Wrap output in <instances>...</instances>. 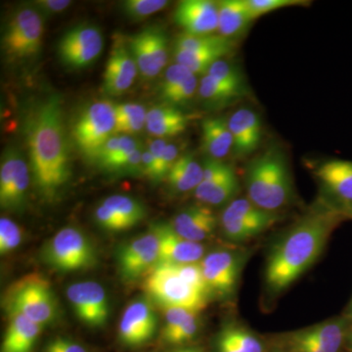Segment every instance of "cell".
Wrapping results in <instances>:
<instances>
[{"label": "cell", "mask_w": 352, "mask_h": 352, "mask_svg": "<svg viewBox=\"0 0 352 352\" xmlns=\"http://www.w3.org/2000/svg\"><path fill=\"white\" fill-rule=\"evenodd\" d=\"M160 241L157 264H189L200 263L205 258V247L201 243L184 239L173 230L170 224L153 226Z\"/></svg>", "instance_id": "18"}, {"label": "cell", "mask_w": 352, "mask_h": 352, "mask_svg": "<svg viewBox=\"0 0 352 352\" xmlns=\"http://www.w3.org/2000/svg\"><path fill=\"white\" fill-rule=\"evenodd\" d=\"M195 311L185 308H168L164 309V323L162 330V337L166 340L170 336L175 333L187 319Z\"/></svg>", "instance_id": "41"}, {"label": "cell", "mask_w": 352, "mask_h": 352, "mask_svg": "<svg viewBox=\"0 0 352 352\" xmlns=\"http://www.w3.org/2000/svg\"><path fill=\"white\" fill-rule=\"evenodd\" d=\"M347 320L352 321V300L351 305H349V309H347V317H346Z\"/></svg>", "instance_id": "52"}, {"label": "cell", "mask_w": 352, "mask_h": 352, "mask_svg": "<svg viewBox=\"0 0 352 352\" xmlns=\"http://www.w3.org/2000/svg\"><path fill=\"white\" fill-rule=\"evenodd\" d=\"M138 65L124 41H116L106 64L103 90L111 96L124 94L138 75Z\"/></svg>", "instance_id": "17"}, {"label": "cell", "mask_w": 352, "mask_h": 352, "mask_svg": "<svg viewBox=\"0 0 352 352\" xmlns=\"http://www.w3.org/2000/svg\"><path fill=\"white\" fill-rule=\"evenodd\" d=\"M233 136V154L249 157L261 144L263 126L258 113L250 108H240L227 119Z\"/></svg>", "instance_id": "19"}, {"label": "cell", "mask_w": 352, "mask_h": 352, "mask_svg": "<svg viewBox=\"0 0 352 352\" xmlns=\"http://www.w3.org/2000/svg\"><path fill=\"white\" fill-rule=\"evenodd\" d=\"M144 106L138 103H122L116 106V120L117 122L132 118L147 116Z\"/></svg>", "instance_id": "47"}, {"label": "cell", "mask_w": 352, "mask_h": 352, "mask_svg": "<svg viewBox=\"0 0 352 352\" xmlns=\"http://www.w3.org/2000/svg\"><path fill=\"white\" fill-rule=\"evenodd\" d=\"M342 215L328 205L305 215L285 234L266 261L265 283L270 292L288 289L316 263Z\"/></svg>", "instance_id": "2"}, {"label": "cell", "mask_w": 352, "mask_h": 352, "mask_svg": "<svg viewBox=\"0 0 352 352\" xmlns=\"http://www.w3.org/2000/svg\"><path fill=\"white\" fill-rule=\"evenodd\" d=\"M173 19L184 30V34L193 36L212 34L219 29L217 2L183 0L176 7Z\"/></svg>", "instance_id": "16"}, {"label": "cell", "mask_w": 352, "mask_h": 352, "mask_svg": "<svg viewBox=\"0 0 352 352\" xmlns=\"http://www.w3.org/2000/svg\"><path fill=\"white\" fill-rule=\"evenodd\" d=\"M30 170L41 195L52 201L71 177V161L59 96L44 99L27 120Z\"/></svg>", "instance_id": "1"}, {"label": "cell", "mask_w": 352, "mask_h": 352, "mask_svg": "<svg viewBox=\"0 0 352 352\" xmlns=\"http://www.w3.org/2000/svg\"><path fill=\"white\" fill-rule=\"evenodd\" d=\"M168 4L166 0H126L122 9L129 19L140 21L163 10Z\"/></svg>", "instance_id": "36"}, {"label": "cell", "mask_w": 352, "mask_h": 352, "mask_svg": "<svg viewBox=\"0 0 352 352\" xmlns=\"http://www.w3.org/2000/svg\"><path fill=\"white\" fill-rule=\"evenodd\" d=\"M182 352H205L200 347H189V349H182Z\"/></svg>", "instance_id": "51"}, {"label": "cell", "mask_w": 352, "mask_h": 352, "mask_svg": "<svg viewBox=\"0 0 352 352\" xmlns=\"http://www.w3.org/2000/svg\"><path fill=\"white\" fill-rule=\"evenodd\" d=\"M129 47L143 78L151 80L159 76L161 69L157 68L155 62L147 29L134 34L129 41Z\"/></svg>", "instance_id": "29"}, {"label": "cell", "mask_w": 352, "mask_h": 352, "mask_svg": "<svg viewBox=\"0 0 352 352\" xmlns=\"http://www.w3.org/2000/svg\"><path fill=\"white\" fill-rule=\"evenodd\" d=\"M198 315V312L192 314L182 327L170 336L164 342L166 344H173V346H177V344H185V342L193 340L196 337L197 333H198L199 327H200Z\"/></svg>", "instance_id": "42"}, {"label": "cell", "mask_w": 352, "mask_h": 352, "mask_svg": "<svg viewBox=\"0 0 352 352\" xmlns=\"http://www.w3.org/2000/svg\"><path fill=\"white\" fill-rule=\"evenodd\" d=\"M347 344H349V349L352 352V330L351 333H349V336H347Z\"/></svg>", "instance_id": "53"}, {"label": "cell", "mask_w": 352, "mask_h": 352, "mask_svg": "<svg viewBox=\"0 0 352 352\" xmlns=\"http://www.w3.org/2000/svg\"><path fill=\"white\" fill-rule=\"evenodd\" d=\"M234 41L223 38V36H214V34H205V36H193V34H182L176 38L175 50L185 51H201L210 50H233Z\"/></svg>", "instance_id": "34"}, {"label": "cell", "mask_w": 352, "mask_h": 352, "mask_svg": "<svg viewBox=\"0 0 352 352\" xmlns=\"http://www.w3.org/2000/svg\"><path fill=\"white\" fill-rule=\"evenodd\" d=\"M198 94L206 105L214 108L226 107L245 96L208 75L204 76L199 82Z\"/></svg>", "instance_id": "30"}, {"label": "cell", "mask_w": 352, "mask_h": 352, "mask_svg": "<svg viewBox=\"0 0 352 352\" xmlns=\"http://www.w3.org/2000/svg\"><path fill=\"white\" fill-rule=\"evenodd\" d=\"M342 214L352 217V208H349V210H344V212H342Z\"/></svg>", "instance_id": "54"}, {"label": "cell", "mask_w": 352, "mask_h": 352, "mask_svg": "<svg viewBox=\"0 0 352 352\" xmlns=\"http://www.w3.org/2000/svg\"><path fill=\"white\" fill-rule=\"evenodd\" d=\"M314 175L330 199V207L340 214L352 208L351 161L333 159L321 162L314 166Z\"/></svg>", "instance_id": "13"}, {"label": "cell", "mask_w": 352, "mask_h": 352, "mask_svg": "<svg viewBox=\"0 0 352 352\" xmlns=\"http://www.w3.org/2000/svg\"><path fill=\"white\" fill-rule=\"evenodd\" d=\"M30 168L15 148L3 153L0 166V205L3 210H19L30 186Z\"/></svg>", "instance_id": "10"}, {"label": "cell", "mask_w": 352, "mask_h": 352, "mask_svg": "<svg viewBox=\"0 0 352 352\" xmlns=\"http://www.w3.org/2000/svg\"><path fill=\"white\" fill-rule=\"evenodd\" d=\"M43 16L34 6L18 9L8 20L1 36L4 55L11 61L36 57L43 38Z\"/></svg>", "instance_id": "7"}, {"label": "cell", "mask_w": 352, "mask_h": 352, "mask_svg": "<svg viewBox=\"0 0 352 352\" xmlns=\"http://www.w3.org/2000/svg\"><path fill=\"white\" fill-rule=\"evenodd\" d=\"M206 75L212 76L217 82L223 83L226 87L247 95V85H245L244 76L241 73L240 69L226 60L220 59L219 61L214 62L208 69Z\"/></svg>", "instance_id": "35"}, {"label": "cell", "mask_w": 352, "mask_h": 352, "mask_svg": "<svg viewBox=\"0 0 352 352\" xmlns=\"http://www.w3.org/2000/svg\"><path fill=\"white\" fill-rule=\"evenodd\" d=\"M157 327V314L150 300L138 298L122 314L119 324V338L126 346H142L152 339Z\"/></svg>", "instance_id": "15"}, {"label": "cell", "mask_w": 352, "mask_h": 352, "mask_svg": "<svg viewBox=\"0 0 352 352\" xmlns=\"http://www.w3.org/2000/svg\"><path fill=\"white\" fill-rule=\"evenodd\" d=\"M179 157V149H178L177 146L173 144V143H168L166 149H164L163 157H162L161 164H160L157 180L166 178Z\"/></svg>", "instance_id": "46"}, {"label": "cell", "mask_w": 352, "mask_h": 352, "mask_svg": "<svg viewBox=\"0 0 352 352\" xmlns=\"http://www.w3.org/2000/svg\"><path fill=\"white\" fill-rule=\"evenodd\" d=\"M189 117L175 106H157L148 111L146 129L157 138H171L185 131Z\"/></svg>", "instance_id": "25"}, {"label": "cell", "mask_w": 352, "mask_h": 352, "mask_svg": "<svg viewBox=\"0 0 352 352\" xmlns=\"http://www.w3.org/2000/svg\"><path fill=\"white\" fill-rule=\"evenodd\" d=\"M250 10L254 19L258 20L261 16L276 11L286 7L303 6L302 0H247Z\"/></svg>", "instance_id": "39"}, {"label": "cell", "mask_w": 352, "mask_h": 352, "mask_svg": "<svg viewBox=\"0 0 352 352\" xmlns=\"http://www.w3.org/2000/svg\"><path fill=\"white\" fill-rule=\"evenodd\" d=\"M101 30L91 24H80L68 30L58 43L60 62L67 68L80 69L90 66L102 53Z\"/></svg>", "instance_id": "9"}, {"label": "cell", "mask_w": 352, "mask_h": 352, "mask_svg": "<svg viewBox=\"0 0 352 352\" xmlns=\"http://www.w3.org/2000/svg\"><path fill=\"white\" fill-rule=\"evenodd\" d=\"M41 258L44 263L59 272H76L96 263V251L82 230L65 227L44 245Z\"/></svg>", "instance_id": "6"}, {"label": "cell", "mask_w": 352, "mask_h": 352, "mask_svg": "<svg viewBox=\"0 0 352 352\" xmlns=\"http://www.w3.org/2000/svg\"><path fill=\"white\" fill-rule=\"evenodd\" d=\"M215 352H265L263 340L249 329L236 324L224 326L215 338Z\"/></svg>", "instance_id": "26"}, {"label": "cell", "mask_w": 352, "mask_h": 352, "mask_svg": "<svg viewBox=\"0 0 352 352\" xmlns=\"http://www.w3.org/2000/svg\"><path fill=\"white\" fill-rule=\"evenodd\" d=\"M3 302L7 314L23 315L41 327L52 323L57 317V298L52 285L36 273L14 282L7 289Z\"/></svg>", "instance_id": "4"}, {"label": "cell", "mask_w": 352, "mask_h": 352, "mask_svg": "<svg viewBox=\"0 0 352 352\" xmlns=\"http://www.w3.org/2000/svg\"><path fill=\"white\" fill-rule=\"evenodd\" d=\"M22 242V231L13 220L0 219V254L6 256L19 247Z\"/></svg>", "instance_id": "37"}, {"label": "cell", "mask_w": 352, "mask_h": 352, "mask_svg": "<svg viewBox=\"0 0 352 352\" xmlns=\"http://www.w3.org/2000/svg\"><path fill=\"white\" fill-rule=\"evenodd\" d=\"M116 105L108 100L96 101L83 109L73 126L76 147L87 159L96 160L103 145L116 133Z\"/></svg>", "instance_id": "8"}, {"label": "cell", "mask_w": 352, "mask_h": 352, "mask_svg": "<svg viewBox=\"0 0 352 352\" xmlns=\"http://www.w3.org/2000/svg\"><path fill=\"white\" fill-rule=\"evenodd\" d=\"M1 352H32L43 327L17 314H8Z\"/></svg>", "instance_id": "23"}, {"label": "cell", "mask_w": 352, "mask_h": 352, "mask_svg": "<svg viewBox=\"0 0 352 352\" xmlns=\"http://www.w3.org/2000/svg\"><path fill=\"white\" fill-rule=\"evenodd\" d=\"M239 192V182L235 170L227 166L226 170L210 180H204L197 187L194 194L201 203L210 206H220L235 199Z\"/></svg>", "instance_id": "22"}, {"label": "cell", "mask_w": 352, "mask_h": 352, "mask_svg": "<svg viewBox=\"0 0 352 352\" xmlns=\"http://www.w3.org/2000/svg\"><path fill=\"white\" fill-rule=\"evenodd\" d=\"M146 294L164 309L185 308L200 314L210 296L185 282L170 264H157L146 275Z\"/></svg>", "instance_id": "5"}, {"label": "cell", "mask_w": 352, "mask_h": 352, "mask_svg": "<svg viewBox=\"0 0 352 352\" xmlns=\"http://www.w3.org/2000/svg\"><path fill=\"white\" fill-rule=\"evenodd\" d=\"M201 147L208 159L222 161L233 153V136L224 118H208L201 122Z\"/></svg>", "instance_id": "24"}, {"label": "cell", "mask_w": 352, "mask_h": 352, "mask_svg": "<svg viewBox=\"0 0 352 352\" xmlns=\"http://www.w3.org/2000/svg\"><path fill=\"white\" fill-rule=\"evenodd\" d=\"M102 205L110 208L120 217L126 223L127 228L136 226L146 215L144 206L131 197L113 195L106 198Z\"/></svg>", "instance_id": "33"}, {"label": "cell", "mask_w": 352, "mask_h": 352, "mask_svg": "<svg viewBox=\"0 0 352 352\" xmlns=\"http://www.w3.org/2000/svg\"><path fill=\"white\" fill-rule=\"evenodd\" d=\"M67 296L74 312L85 325L103 327L107 323L110 308L107 294L96 282H80L69 285Z\"/></svg>", "instance_id": "14"}, {"label": "cell", "mask_w": 352, "mask_h": 352, "mask_svg": "<svg viewBox=\"0 0 352 352\" xmlns=\"http://www.w3.org/2000/svg\"><path fill=\"white\" fill-rule=\"evenodd\" d=\"M201 265L210 295L227 298L237 287L244 254L226 250L212 252L201 259Z\"/></svg>", "instance_id": "11"}, {"label": "cell", "mask_w": 352, "mask_h": 352, "mask_svg": "<svg viewBox=\"0 0 352 352\" xmlns=\"http://www.w3.org/2000/svg\"><path fill=\"white\" fill-rule=\"evenodd\" d=\"M142 148H139L133 154L127 157L126 161L122 164V166L118 168L117 171L126 175H142Z\"/></svg>", "instance_id": "49"}, {"label": "cell", "mask_w": 352, "mask_h": 352, "mask_svg": "<svg viewBox=\"0 0 352 352\" xmlns=\"http://www.w3.org/2000/svg\"><path fill=\"white\" fill-rule=\"evenodd\" d=\"M168 186L175 194L195 191L203 182V164L193 155H183L166 176Z\"/></svg>", "instance_id": "28"}, {"label": "cell", "mask_w": 352, "mask_h": 352, "mask_svg": "<svg viewBox=\"0 0 352 352\" xmlns=\"http://www.w3.org/2000/svg\"><path fill=\"white\" fill-rule=\"evenodd\" d=\"M43 352H87L82 344L67 337H57L50 340Z\"/></svg>", "instance_id": "44"}, {"label": "cell", "mask_w": 352, "mask_h": 352, "mask_svg": "<svg viewBox=\"0 0 352 352\" xmlns=\"http://www.w3.org/2000/svg\"><path fill=\"white\" fill-rule=\"evenodd\" d=\"M288 352H322L314 344L296 332L289 336Z\"/></svg>", "instance_id": "48"}, {"label": "cell", "mask_w": 352, "mask_h": 352, "mask_svg": "<svg viewBox=\"0 0 352 352\" xmlns=\"http://www.w3.org/2000/svg\"><path fill=\"white\" fill-rule=\"evenodd\" d=\"M199 82L196 75L192 76L188 80L176 87L170 94L164 95L162 98L170 105H182L192 100L194 95L198 91Z\"/></svg>", "instance_id": "40"}, {"label": "cell", "mask_w": 352, "mask_h": 352, "mask_svg": "<svg viewBox=\"0 0 352 352\" xmlns=\"http://www.w3.org/2000/svg\"><path fill=\"white\" fill-rule=\"evenodd\" d=\"M175 352H182V351H175Z\"/></svg>", "instance_id": "56"}, {"label": "cell", "mask_w": 352, "mask_h": 352, "mask_svg": "<svg viewBox=\"0 0 352 352\" xmlns=\"http://www.w3.org/2000/svg\"><path fill=\"white\" fill-rule=\"evenodd\" d=\"M272 221H245V220H228L219 221L222 233L229 242L241 244L261 235L264 231L274 226Z\"/></svg>", "instance_id": "32"}, {"label": "cell", "mask_w": 352, "mask_h": 352, "mask_svg": "<svg viewBox=\"0 0 352 352\" xmlns=\"http://www.w3.org/2000/svg\"><path fill=\"white\" fill-rule=\"evenodd\" d=\"M346 318L332 319L298 333L322 352H339L346 340Z\"/></svg>", "instance_id": "27"}, {"label": "cell", "mask_w": 352, "mask_h": 352, "mask_svg": "<svg viewBox=\"0 0 352 352\" xmlns=\"http://www.w3.org/2000/svg\"><path fill=\"white\" fill-rule=\"evenodd\" d=\"M219 220L207 206L184 208L171 220L170 226L178 235L191 242L201 243L212 237Z\"/></svg>", "instance_id": "20"}, {"label": "cell", "mask_w": 352, "mask_h": 352, "mask_svg": "<svg viewBox=\"0 0 352 352\" xmlns=\"http://www.w3.org/2000/svg\"><path fill=\"white\" fill-rule=\"evenodd\" d=\"M233 50H210L201 51H175V63L189 69L194 75H206L214 62L223 59Z\"/></svg>", "instance_id": "31"}, {"label": "cell", "mask_w": 352, "mask_h": 352, "mask_svg": "<svg viewBox=\"0 0 352 352\" xmlns=\"http://www.w3.org/2000/svg\"><path fill=\"white\" fill-rule=\"evenodd\" d=\"M141 170H142L143 175L147 176L153 180H157V166L149 150H146V151L143 150Z\"/></svg>", "instance_id": "50"}, {"label": "cell", "mask_w": 352, "mask_h": 352, "mask_svg": "<svg viewBox=\"0 0 352 352\" xmlns=\"http://www.w3.org/2000/svg\"><path fill=\"white\" fill-rule=\"evenodd\" d=\"M194 74L182 65L175 63L166 69L161 85V96L170 94L176 87L188 80Z\"/></svg>", "instance_id": "38"}, {"label": "cell", "mask_w": 352, "mask_h": 352, "mask_svg": "<svg viewBox=\"0 0 352 352\" xmlns=\"http://www.w3.org/2000/svg\"><path fill=\"white\" fill-rule=\"evenodd\" d=\"M247 198L256 207L278 212L293 200L294 187L288 160L280 148H268L252 160L245 175Z\"/></svg>", "instance_id": "3"}, {"label": "cell", "mask_w": 352, "mask_h": 352, "mask_svg": "<svg viewBox=\"0 0 352 352\" xmlns=\"http://www.w3.org/2000/svg\"><path fill=\"white\" fill-rule=\"evenodd\" d=\"M94 217L98 226L105 230L118 232L129 229L120 217L102 204L95 210Z\"/></svg>", "instance_id": "43"}, {"label": "cell", "mask_w": 352, "mask_h": 352, "mask_svg": "<svg viewBox=\"0 0 352 352\" xmlns=\"http://www.w3.org/2000/svg\"><path fill=\"white\" fill-rule=\"evenodd\" d=\"M272 352H288V351H282V349H275V351H273Z\"/></svg>", "instance_id": "55"}, {"label": "cell", "mask_w": 352, "mask_h": 352, "mask_svg": "<svg viewBox=\"0 0 352 352\" xmlns=\"http://www.w3.org/2000/svg\"><path fill=\"white\" fill-rule=\"evenodd\" d=\"M73 3L69 0H38L34 3V8L43 16H54L63 13Z\"/></svg>", "instance_id": "45"}, {"label": "cell", "mask_w": 352, "mask_h": 352, "mask_svg": "<svg viewBox=\"0 0 352 352\" xmlns=\"http://www.w3.org/2000/svg\"><path fill=\"white\" fill-rule=\"evenodd\" d=\"M159 237L152 227L149 233L120 248L117 259L122 277L134 281L147 275L159 263Z\"/></svg>", "instance_id": "12"}, {"label": "cell", "mask_w": 352, "mask_h": 352, "mask_svg": "<svg viewBox=\"0 0 352 352\" xmlns=\"http://www.w3.org/2000/svg\"><path fill=\"white\" fill-rule=\"evenodd\" d=\"M220 36L231 41L239 38L254 22L247 0H221L217 1Z\"/></svg>", "instance_id": "21"}]
</instances>
